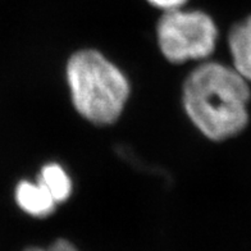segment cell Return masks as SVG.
Wrapping results in <instances>:
<instances>
[{"instance_id": "obj_7", "label": "cell", "mask_w": 251, "mask_h": 251, "mask_svg": "<svg viewBox=\"0 0 251 251\" xmlns=\"http://www.w3.org/2000/svg\"><path fill=\"white\" fill-rule=\"evenodd\" d=\"M154 7H158L163 10H173L179 9L187 0H148Z\"/></svg>"}, {"instance_id": "obj_1", "label": "cell", "mask_w": 251, "mask_h": 251, "mask_svg": "<svg viewBox=\"0 0 251 251\" xmlns=\"http://www.w3.org/2000/svg\"><path fill=\"white\" fill-rule=\"evenodd\" d=\"M250 95L249 82L235 68L210 62L185 81L183 105L202 135L223 141L248 126Z\"/></svg>"}, {"instance_id": "obj_4", "label": "cell", "mask_w": 251, "mask_h": 251, "mask_svg": "<svg viewBox=\"0 0 251 251\" xmlns=\"http://www.w3.org/2000/svg\"><path fill=\"white\" fill-rule=\"evenodd\" d=\"M16 201L25 213L37 218L53 214L56 206L54 199L39 181L37 183L20 182L16 188Z\"/></svg>"}, {"instance_id": "obj_5", "label": "cell", "mask_w": 251, "mask_h": 251, "mask_svg": "<svg viewBox=\"0 0 251 251\" xmlns=\"http://www.w3.org/2000/svg\"><path fill=\"white\" fill-rule=\"evenodd\" d=\"M228 45L233 68L251 83V16L232 27L228 36Z\"/></svg>"}, {"instance_id": "obj_8", "label": "cell", "mask_w": 251, "mask_h": 251, "mask_svg": "<svg viewBox=\"0 0 251 251\" xmlns=\"http://www.w3.org/2000/svg\"><path fill=\"white\" fill-rule=\"evenodd\" d=\"M47 251H78L76 246L71 244L70 241H67L64 238H59L55 242L50 245L49 248H47Z\"/></svg>"}, {"instance_id": "obj_9", "label": "cell", "mask_w": 251, "mask_h": 251, "mask_svg": "<svg viewBox=\"0 0 251 251\" xmlns=\"http://www.w3.org/2000/svg\"><path fill=\"white\" fill-rule=\"evenodd\" d=\"M24 251H47V249H43V248H37V246H31V248H27V249H25Z\"/></svg>"}, {"instance_id": "obj_3", "label": "cell", "mask_w": 251, "mask_h": 251, "mask_svg": "<svg viewBox=\"0 0 251 251\" xmlns=\"http://www.w3.org/2000/svg\"><path fill=\"white\" fill-rule=\"evenodd\" d=\"M217 40L214 21L199 10H167L159 20V47L169 62L205 59L214 51Z\"/></svg>"}, {"instance_id": "obj_2", "label": "cell", "mask_w": 251, "mask_h": 251, "mask_svg": "<svg viewBox=\"0 0 251 251\" xmlns=\"http://www.w3.org/2000/svg\"><path fill=\"white\" fill-rule=\"evenodd\" d=\"M67 78L77 112L95 125L121 116L129 94L123 73L96 50H81L67 64Z\"/></svg>"}, {"instance_id": "obj_6", "label": "cell", "mask_w": 251, "mask_h": 251, "mask_svg": "<svg viewBox=\"0 0 251 251\" xmlns=\"http://www.w3.org/2000/svg\"><path fill=\"white\" fill-rule=\"evenodd\" d=\"M37 181L47 188L54 201H66L72 192V183L66 171L58 164H48L41 169Z\"/></svg>"}]
</instances>
